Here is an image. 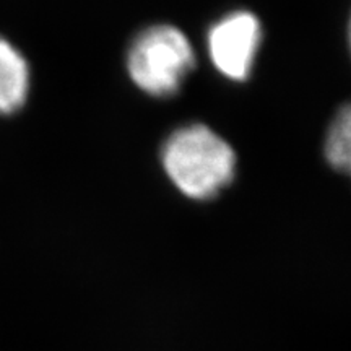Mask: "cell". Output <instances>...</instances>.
Returning a JSON list of instances; mask_svg holds the SVG:
<instances>
[{
    "label": "cell",
    "instance_id": "4",
    "mask_svg": "<svg viewBox=\"0 0 351 351\" xmlns=\"http://www.w3.org/2000/svg\"><path fill=\"white\" fill-rule=\"evenodd\" d=\"M29 93V65L8 39L0 36V116L25 106Z\"/></svg>",
    "mask_w": 351,
    "mask_h": 351
},
{
    "label": "cell",
    "instance_id": "5",
    "mask_svg": "<svg viewBox=\"0 0 351 351\" xmlns=\"http://www.w3.org/2000/svg\"><path fill=\"white\" fill-rule=\"evenodd\" d=\"M351 112L346 104L333 119L326 140L327 161L337 171L350 173L351 166Z\"/></svg>",
    "mask_w": 351,
    "mask_h": 351
},
{
    "label": "cell",
    "instance_id": "3",
    "mask_svg": "<svg viewBox=\"0 0 351 351\" xmlns=\"http://www.w3.org/2000/svg\"><path fill=\"white\" fill-rule=\"evenodd\" d=\"M207 41L219 73L230 80H247L262 43V25L251 12H232L210 28Z\"/></svg>",
    "mask_w": 351,
    "mask_h": 351
},
{
    "label": "cell",
    "instance_id": "2",
    "mask_svg": "<svg viewBox=\"0 0 351 351\" xmlns=\"http://www.w3.org/2000/svg\"><path fill=\"white\" fill-rule=\"evenodd\" d=\"M194 67L195 56L191 43L181 29L171 25L143 29L127 52V70L132 82L156 98L178 93Z\"/></svg>",
    "mask_w": 351,
    "mask_h": 351
},
{
    "label": "cell",
    "instance_id": "1",
    "mask_svg": "<svg viewBox=\"0 0 351 351\" xmlns=\"http://www.w3.org/2000/svg\"><path fill=\"white\" fill-rule=\"evenodd\" d=\"M161 161L184 195L208 200L228 187L236 174V153L207 125L191 124L169 135Z\"/></svg>",
    "mask_w": 351,
    "mask_h": 351
}]
</instances>
